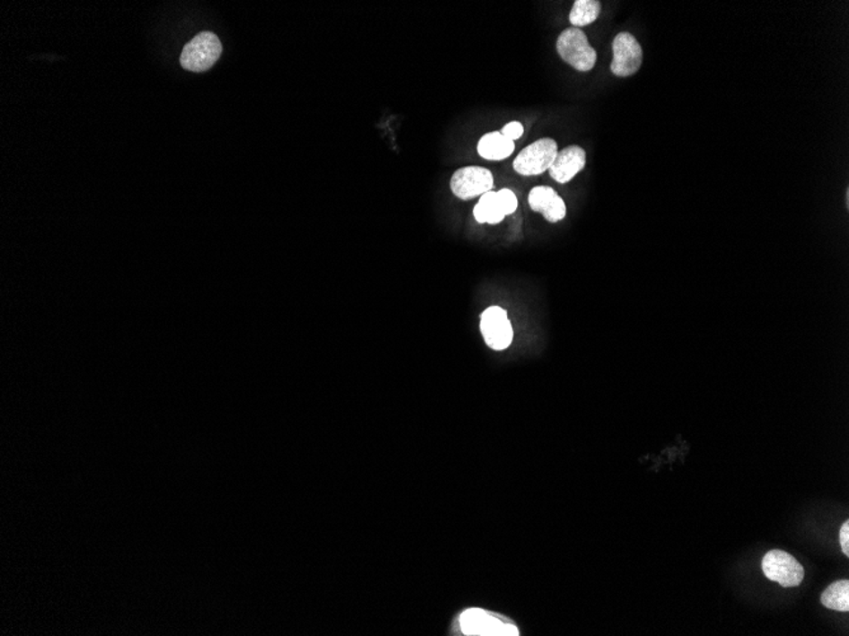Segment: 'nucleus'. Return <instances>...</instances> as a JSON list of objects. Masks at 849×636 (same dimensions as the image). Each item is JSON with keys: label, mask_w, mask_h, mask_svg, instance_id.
<instances>
[{"label": "nucleus", "mask_w": 849, "mask_h": 636, "mask_svg": "<svg viewBox=\"0 0 849 636\" xmlns=\"http://www.w3.org/2000/svg\"><path fill=\"white\" fill-rule=\"evenodd\" d=\"M613 61L610 70L619 78L636 74L643 65V48L631 33L621 32L613 39Z\"/></svg>", "instance_id": "obj_6"}, {"label": "nucleus", "mask_w": 849, "mask_h": 636, "mask_svg": "<svg viewBox=\"0 0 849 636\" xmlns=\"http://www.w3.org/2000/svg\"><path fill=\"white\" fill-rule=\"evenodd\" d=\"M821 604L829 610L839 611V613H848L849 611V582L847 579L838 580V582L830 584L829 587L821 593Z\"/></svg>", "instance_id": "obj_13"}, {"label": "nucleus", "mask_w": 849, "mask_h": 636, "mask_svg": "<svg viewBox=\"0 0 849 636\" xmlns=\"http://www.w3.org/2000/svg\"><path fill=\"white\" fill-rule=\"evenodd\" d=\"M528 203L534 213H542L549 222H558L566 217L567 207L560 195L547 186L534 187L528 196Z\"/></svg>", "instance_id": "obj_9"}, {"label": "nucleus", "mask_w": 849, "mask_h": 636, "mask_svg": "<svg viewBox=\"0 0 849 636\" xmlns=\"http://www.w3.org/2000/svg\"><path fill=\"white\" fill-rule=\"evenodd\" d=\"M762 568L763 573L769 580L780 583L786 588L800 586L804 580L805 571L801 562L782 550L766 553L762 561Z\"/></svg>", "instance_id": "obj_5"}, {"label": "nucleus", "mask_w": 849, "mask_h": 636, "mask_svg": "<svg viewBox=\"0 0 849 636\" xmlns=\"http://www.w3.org/2000/svg\"><path fill=\"white\" fill-rule=\"evenodd\" d=\"M500 133L503 134V136L512 139V142H515V140L521 139V137L523 136L524 127L521 122H510V124L503 126Z\"/></svg>", "instance_id": "obj_16"}, {"label": "nucleus", "mask_w": 849, "mask_h": 636, "mask_svg": "<svg viewBox=\"0 0 849 636\" xmlns=\"http://www.w3.org/2000/svg\"><path fill=\"white\" fill-rule=\"evenodd\" d=\"M460 629L469 636H518L519 630L503 617L481 610L469 608L460 617Z\"/></svg>", "instance_id": "obj_4"}, {"label": "nucleus", "mask_w": 849, "mask_h": 636, "mask_svg": "<svg viewBox=\"0 0 849 636\" xmlns=\"http://www.w3.org/2000/svg\"><path fill=\"white\" fill-rule=\"evenodd\" d=\"M479 329L486 344L495 351L506 350L514 339V329L508 319V313L500 307L486 309L481 315Z\"/></svg>", "instance_id": "obj_7"}, {"label": "nucleus", "mask_w": 849, "mask_h": 636, "mask_svg": "<svg viewBox=\"0 0 849 636\" xmlns=\"http://www.w3.org/2000/svg\"><path fill=\"white\" fill-rule=\"evenodd\" d=\"M473 215L479 224H499L505 219L506 211L497 192L490 191L482 195L473 210Z\"/></svg>", "instance_id": "obj_12"}, {"label": "nucleus", "mask_w": 849, "mask_h": 636, "mask_svg": "<svg viewBox=\"0 0 849 636\" xmlns=\"http://www.w3.org/2000/svg\"><path fill=\"white\" fill-rule=\"evenodd\" d=\"M600 11L601 4L598 0H576L570 12V22L576 29L589 26L598 20Z\"/></svg>", "instance_id": "obj_14"}, {"label": "nucleus", "mask_w": 849, "mask_h": 636, "mask_svg": "<svg viewBox=\"0 0 849 636\" xmlns=\"http://www.w3.org/2000/svg\"><path fill=\"white\" fill-rule=\"evenodd\" d=\"M556 48L561 59L577 72H591L597 64V51L589 44L585 33L576 27H570L561 33Z\"/></svg>", "instance_id": "obj_1"}, {"label": "nucleus", "mask_w": 849, "mask_h": 636, "mask_svg": "<svg viewBox=\"0 0 849 636\" xmlns=\"http://www.w3.org/2000/svg\"><path fill=\"white\" fill-rule=\"evenodd\" d=\"M586 165L585 150L580 146H567L560 152H557L554 164L549 168V176L561 183L566 185L577 173L582 172Z\"/></svg>", "instance_id": "obj_10"}, {"label": "nucleus", "mask_w": 849, "mask_h": 636, "mask_svg": "<svg viewBox=\"0 0 849 636\" xmlns=\"http://www.w3.org/2000/svg\"><path fill=\"white\" fill-rule=\"evenodd\" d=\"M494 187V176L482 167H466L458 170L451 180V188L455 197L472 200L490 192Z\"/></svg>", "instance_id": "obj_8"}, {"label": "nucleus", "mask_w": 849, "mask_h": 636, "mask_svg": "<svg viewBox=\"0 0 849 636\" xmlns=\"http://www.w3.org/2000/svg\"><path fill=\"white\" fill-rule=\"evenodd\" d=\"M557 152V143L554 139L537 140L519 152L514 161L515 172L524 177L539 176L551 168Z\"/></svg>", "instance_id": "obj_3"}, {"label": "nucleus", "mask_w": 849, "mask_h": 636, "mask_svg": "<svg viewBox=\"0 0 849 636\" xmlns=\"http://www.w3.org/2000/svg\"><path fill=\"white\" fill-rule=\"evenodd\" d=\"M515 149V143L509 137L503 136L499 131L486 134L479 140L477 150L478 154L487 161H503L512 154Z\"/></svg>", "instance_id": "obj_11"}, {"label": "nucleus", "mask_w": 849, "mask_h": 636, "mask_svg": "<svg viewBox=\"0 0 849 636\" xmlns=\"http://www.w3.org/2000/svg\"><path fill=\"white\" fill-rule=\"evenodd\" d=\"M497 194H499L503 207H505L506 215L514 213L516 209H518V198H516L514 192L510 191L508 188H503L500 189Z\"/></svg>", "instance_id": "obj_15"}, {"label": "nucleus", "mask_w": 849, "mask_h": 636, "mask_svg": "<svg viewBox=\"0 0 849 636\" xmlns=\"http://www.w3.org/2000/svg\"><path fill=\"white\" fill-rule=\"evenodd\" d=\"M839 543H841L843 553L849 556V522L843 524L841 532H839Z\"/></svg>", "instance_id": "obj_17"}, {"label": "nucleus", "mask_w": 849, "mask_h": 636, "mask_svg": "<svg viewBox=\"0 0 849 636\" xmlns=\"http://www.w3.org/2000/svg\"><path fill=\"white\" fill-rule=\"evenodd\" d=\"M223 53L222 42L213 32L198 33L182 50V68L194 73L206 72L219 60Z\"/></svg>", "instance_id": "obj_2"}]
</instances>
